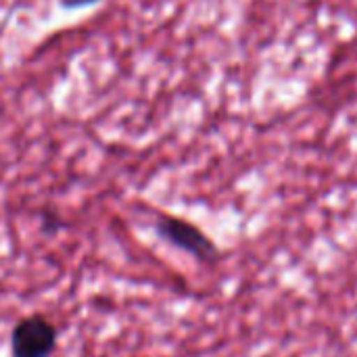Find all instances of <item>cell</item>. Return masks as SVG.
<instances>
[{
	"mask_svg": "<svg viewBox=\"0 0 357 357\" xmlns=\"http://www.w3.org/2000/svg\"><path fill=\"white\" fill-rule=\"evenodd\" d=\"M94 2H98V0H59V4L65 8H82V6H88Z\"/></svg>",
	"mask_w": 357,
	"mask_h": 357,
	"instance_id": "obj_3",
	"label": "cell"
},
{
	"mask_svg": "<svg viewBox=\"0 0 357 357\" xmlns=\"http://www.w3.org/2000/svg\"><path fill=\"white\" fill-rule=\"evenodd\" d=\"M157 232L169 241L172 245H176L178 249H184L186 253L203 259V261H213L218 257V249L215 245L192 224L174 218V215H161L157 222Z\"/></svg>",
	"mask_w": 357,
	"mask_h": 357,
	"instance_id": "obj_2",
	"label": "cell"
},
{
	"mask_svg": "<svg viewBox=\"0 0 357 357\" xmlns=\"http://www.w3.org/2000/svg\"><path fill=\"white\" fill-rule=\"evenodd\" d=\"M56 347V328L44 316L19 320L10 335L13 357H48Z\"/></svg>",
	"mask_w": 357,
	"mask_h": 357,
	"instance_id": "obj_1",
	"label": "cell"
}]
</instances>
